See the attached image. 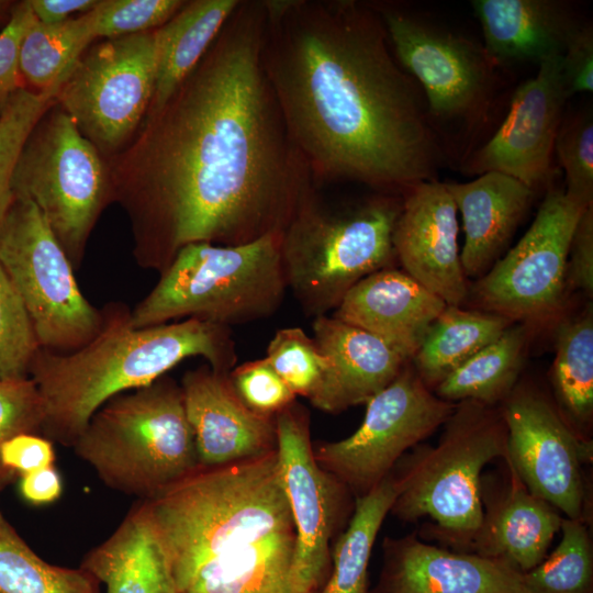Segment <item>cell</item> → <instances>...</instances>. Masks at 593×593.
<instances>
[{"label": "cell", "mask_w": 593, "mask_h": 593, "mask_svg": "<svg viewBox=\"0 0 593 593\" xmlns=\"http://www.w3.org/2000/svg\"><path fill=\"white\" fill-rule=\"evenodd\" d=\"M72 448L105 485L139 500L201 467L180 384L167 376L104 403Z\"/></svg>", "instance_id": "cell-5"}, {"label": "cell", "mask_w": 593, "mask_h": 593, "mask_svg": "<svg viewBox=\"0 0 593 593\" xmlns=\"http://www.w3.org/2000/svg\"><path fill=\"white\" fill-rule=\"evenodd\" d=\"M186 3L181 0H99L91 11L96 38H118L154 31Z\"/></svg>", "instance_id": "cell-39"}, {"label": "cell", "mask_w": 593, "mask_h": 593, "mask_svg": "<svg viewBox=\"0 0 593 593\" xmlns=\"http://www.w3.org/2000/svg\"><path fill=\"white\" fill-rule=\"evenodd\" d=\"M156 30L87 49L56 94L57 104L100 154L122 152L147 115L157 71Z\"/></svg>", "instance_id": "cell-11"}, {"label": "cell", "mask_w": 593, "mask_h": 593, "mask_svg": "<svg viewBox=\"0 0 593 593\" xmlns=\"http://www.w3.org/2000/svg\"><path fill=\"white\" fill-rule=\"evenodd\" d=\"M264 0L239 1L194 69L108 167L144 266L191 243L283 232L314 192L261 63Z\"/></svg>", "instance_id": "cell-1"}, {"label": "cell", "mask_w": 593, "mask_h": 593, "mask_svg": "<svg viewBox=\"0 0 593 593\" xmlns=\"http://www.w3.org/2000/svg\"><path fill=\"white\" fill-rule=\"evenodd\" d=\"M0 266L27 310L41 348L69 353L96 336L102 311L85 298L65 250L25 198L14 195L0 230Z\"/></svg>", "instance_id": "cell-10"}, {"label": "cell", "mask_w": 593, "mask_h": 593, "mask_svg": "<svg viewBox=\"0 0 593 593\" xmlns=\"http://www.w3.org/2000/svg\"><path fill=\"white\" fill-rule=\"evenodd\" d=\"M484 52L493 65L562 55L575 30L561 3L548 0H474Z\"/></svg>", "instance_id": "cell-25"}, {"label": "cell", "mask_w": 593, "mask_h": 593, "mask_svg": "<svg viewBox=\"0 0 593 593\" xmlns=\"http://www.w3.org/2000/svg\"><path fill=\"white\" fill-rule=\"evenodd\" d=\"M43 423V401L32 379L0 380V447L15 435L42 433ZM7 482L0 467V488Z\"/></svg>", "instance_id": "cell-41"}, {"label": "cell", "mask_w": 593, "mask_h": 593, "mask_svg": "<svg viewBox=\"0 0 593 593\" xmlns=\"http://www.w3.org/2000/svg\"><path fill=\"white\" fill-rule=\"evenodd\" d=\"M230 331L199 318L137 328L125 305L107 304L91 340L69 353L40 348L31 363L29 377L44 406L43 436L72 447L104 403L153 383L187 358L202 357L213 370L230 372L236 363Z\"/></svg>", "instance_id": "cell-4"}, {"label": "cell", "mask_w": 593, "mask_h": 593, "mask_svg": "<svg viewBox=\"0 0 593 593\" xmlns=\"http://www.w3.org/2000/svg\"><path fill=\"white\" fill-rule=\"evenodd\" d=\"M395 258L404 271L448 305L469 295L458 248L457 208L445 182L410 188L393 231Z\"/></svg>", "instance_id": "cell-18"}, {"label": "cell", "mask_w": 593, "mask_h": 593, "mask_svg": "<svg viewBox=\"0 0 593 593\" xmlns=\"http://www.w3.org/2000/svg\"><path fill=\"white\" fill-rule=\"evenodd\" d=\"M398 495L393 473L355 500L354 513L332 550L328 579L315 593H370L368 567L383 521Z\"/></svg>", "instance_id": "cell-31"}, {"label": "cell", "mask_w": 593, "mask_h": 593, "mask_svg": "<svg viewBox=\"0 0 593 593\" xmlns=\"http://www.w3.org/2000/svg\"><path fill=\"white\" fill-rule=\"evenodd\" d=\"M567 288L593 294V205L586 208L574 227L569 246Z\"/></svg>", "instance_id": "cell-45"}, {"label": "cell", "mask_w": 593, "mask_h": 593, "mask_svg": "<svg viewBox=\"0 0 593 593\" xmlns=\"http://www.w3.org/2000/svg\"><path fill=\"white\" fill-rule=\"evenodd\" d=\"M446 303L404 270H378L356 283L333 317L361 328L411 360Z\"/></svg>", "instance_id": "cell-21"}, {"label": "cell", "mask_w": 593, "mask_h": 593, "mask_svg": "<svg viewBox=\"0 0 593 593\" xmlns=\"http://www.w3.org/2000/svg\"><path fill=\"white\" fill-rule=\"evenodd\" d=\"M277 454L296 530L293 581L298 593H315L332 570L331 539L347 489L314 458L307 412L295 402L276 415Z\"/></svg>", "instance_id": "cell-15"}, {"label": "cell", "mask_w": 593, "mask_h": 593, "mask_svg": "<svg viewBox=\"0 0 593 593\" xmlns=\"http://www.w3.org/2000/svg\"><path fill=\"white\" fill-rule=\"evenodd\" d=\"M507 468L511 484L484 511L467 552L504 562L525 573L547 556L562 517L549 503L534 495L508 465Z\"/></svg>", "instance_id": "cell-24"}, {"label": "cell", "mask_w": 593, "mask_h": 593, "mask_svg": "<svg viewBox=\"0 0 593 593\" xmlns=\"http://www.w3.org/2000/svg\"><path fill=\"white\" fill-rule=\"evenodd\" d=\"M585 209L550 189L521 240L473 284L479 306L532 327L552 316L563 302L569 246Z\"/></svg>", "instance_id": "cell-13"}, {"label": "cell", "mask_w": 593, "mask_h": 593, "mask_svg": "<svg viewBox=\"0 0 593 593\" xmlns=\"http://www.w3.org/2000/svg\"><path fill=\"white\" fill-rule=\"evenodd\" d=\"M400 66L423 88L428 115L467 118L483 108L493 64L474 43L389 4H373Z\"/></svg>", "instance_id": "cell-16"}, {"label": "cell", "mask_w": 593, "mask_h": 593, "mask_svg": "<svg viewBox=\"0 0 593 593\" xmlns=\"http://www.w3.org/2000/svg\"><path fill=\"white\" fill-rule=\"evenodd\" d=\"M553 150L566 172L564 195L582 208L593 205V121L589 112L561 123Z\"/></svg>", "instance_id": "cell-38"}, {"label": "cell", "mask_w": 593, "mask_h": 593, "mask_svg": "<svg viewBox=\"0 0 593 593\" xmlns=\"http://www.w3.org/2000/svg\"><path fill=\"white\" fill-rule=\"evenodd\" d=\"M240 400L254 412L276 416L295 402V395L266 358L247 361L228 372Z\"/></svg>", "instance_id": "cell-40"}, {"label": "cell", "mask_w": 593, "mask_h": 593, "mask_svg": "<svg viewBox=\"0 0 593 593\" xmlns=\"http://www.w3.org/2000/svg\"><path fill=\"white\" fill-rule=\"evenodd\" d=\"M54 461L53 441L40 434H19L0 447V467L9 481L15 475L54 466Z\"/></svg>", "instance_id": "cell-43"}, {"label": "cell", "mask_w": 593, "mask_h": 593, "mask_svg": "<svg viewBox=\"0 0 593 593\" xmlns=\"http://www.w3.org/2000/svg\"><path fill=\"white\" fill-rule=\"evenodd\" d=\"M40 348L27 310L0 266V380L27 378Z\"/></svg>", "instance_id": "cell-37"}, {"label": "cell", "mask_w": 593, "mask_h": 593, "mask_svg": "<svg viewBox=\"0 0 593 593\" xmlns=\"http://www.w3.org/2000/svg\"><path fill=\"white\" fill-rule=\"evenodd\" d=\"M533 327L511 324L494 342L482 348L445 378L433 392L441 400H465L495 406L518 384Z\"/></svg>", "instance_id": "cell-29"}, {"label": "cell", "mask_w": 593, "mask_h": 593, "mask_svg": "<svg viewBox=\"0 0 593 593\" xmlns=\"http://www.w3.org/2000/svg\"><path fill=\"white\" fill-rule=\"evenodd\" d=\"M91 11L59 24H45L34 16L21 41L19 67L35 91L61 86L96 40Z\"/></svg>", "instance_id": "cell-32"}, {"label": "cell", "mask_w": 593, "mask_h": 593, "mask_svg": "<svg viewBox=\"0 0 593 593\" xmlns=\"http://www.w3.org/2000/svg\"><path fill=\"white\" fill-rule=\"evenodd\" d=\"M201 467H219L277 449L276 416L250 410L228 372L209 365L187 371L180 383Z\"/></svg>", "instance_id": "cell-19"}, {"label": "cell", "mask_w": 593, "mask_h": 593, "mask_svg": "<svg viewBox=\"0 0 593 593\" xmlns=\"http://www.w3.org/2000/svg\"><path fill=\"white\" fill-rule=\"evenodd\" d=\"M12 189L14 195L34 203L78 269L112 191L101 154L57 102L25 141Z\"/></svg>", "instance_id": "cell-9"}, {"label": "cell", "mask_w": 593, "mask_h": 593, "mask_svg": "<svg viewBox=\"0 0 593 593\" xmlns=\"http://www.w3.org/2000/svg\"><path fill=\"white\" fill-rule=\"evenodd\" d=\"M382 547L370 593H522V573L494 559L438 548L413 534L388 537Z\"/></svg>", "instance_id": "cell-20"}, {"label": "cell", "mask_w": 593, "mask_h": 593, "mask_svg": "<svg viewBox=\"0 0 593 593\" xmlns=\"http://www.w3.org/2000/svg\"><path fill=\"white\" fill-rule=\"evenodd\" d=\"M366 404L363 421L356 432L314 448L317 463L356 497L390 475L406 450L445 424L457 403L439 399L409 361Z\"/></svg>", "instance_id": "cell-12"}, {"label": "cell", "mask_w": 593, "mask_h": 593, "mask_svg": "<svg viewBox=\"0 0 593 593\" xmlns=\"http://www.w3.org/2000/svg\"><path fill=\"white\" fill-rule=\"evenodd\" d=\"M435 446L417 448L399 474L390 513L402 521L432 517L448 538L467 547L483 519L481 473L506 456V426L500 409L458 402Z\"/></svg>", "instance_id": "cell-8"}, {"label": "cell", "mask_w": 593, "mask_h": 593, "mask_svg": "<svg viewBox=\"0 0 593 593\" xmlns=\"http://www.w3.org/2000/svg\"><path fill=\"white\" fill-rule=\"evenodd\" d=\"M561 57L539 63L537 75L515 91L495 134L466 163L465 172H502L535 191L550 175L555 142L569 99Z\"/></svg>", "instance_id": "cell-17"}, {"label": "cell", "mask_w": 593, "mask_h": 593, "mask_svg": "<svg viewBox=\"0 0 593 593\" xmlns=\"http://www.w3.org/2000/svg\"><path fill=\"white\" fill-rule=\"evenodd\" d=\"M79 567L103 583L107 593H175L144 500L131 507L105 540L85 555Z\"/></svg>", "instance_id": "cell-26"}, {"label": "cell", "mask_w": 593, "mask_h": 593, "mask_svg": "<svg viewBox=\"0 0 593 593\" xmlns=\"http://www.w3.org/2000/svg\"><path fill=\"white\" fill-rule=\"evenodd\" d=\"M501 404L504 461L534 495L567 518L583 519L582 466L592 459V439L579 436L536 387L517 384Z\"/></svg>", "instance_id": "cell-14"}, {"label": "cell", "mask_w": 593, "mask_h": 593, "mask_svg": "<svg viewBox=\"0 0 593 593\" xmlns=\"http://www.w3.org/2000/svg\"><path fill=\"white\" fill-rule=\"evenodd\" d=\"M265 358L295 396L307 400L320 389L329 368L328 358L300 327L278 329Z\"/></svg>", "instance_id": "cell-36"}, {"label": "cell", "mask_w": 593, "mask_h": 593, "mask_svg": "<svg viewBox=\"0 0 593 593\" xmlns=\"http://www.w3.org/2000/svg\"><path fill=\"white\" fill-rule=\"evenodd\" d=\"M513 323L495 313L447 304L429 326L410 362L433 391Z\"/></svg>", "instance_id": "cell-28"}, {"label": "cell", "mask_w": 593, "mask_h": 593, "mask_svg": "<svg viewBox=\"0 0 593 593\" xmlns=\"http://www.w3.org/2000/svg\"><path fill=\"white\" fill-rule=\"evenodd\" d=\"M60 86L46 91L19 89L0 113V230L14 200L13 171L25 141L56 104Z\"/></svg>", "instance_id": "cell-35"}, {"label": "cell", "mask_w": 593, "mask_h": 593, "mask_svg": "<svg viewBox=\"0 0 593 593\" xmlns=\"http://www.w3.org/2000/svg\"><path fill=\"white\" fill-rule=\"evenodd\" d=\"M261 63L313 179L404 194L435 180L439 149L415 80L373 4L264 0Z\"/></svg>", "instance_id": "cell-2"}, {"label": "cell", "mask_w": 593, "mask_h": 593, "mask_svg": "<svg viewBox=\"0 0 593 593\" xmlns=\"http://www.w3.org/2000/svg\"><path fill=\"white\" fill-rule=\"evenodd\" d=\"M402 200L383 193L342 210L323 206L314 192L281 235L287 286L307 315H326L369 275L396 259L393 231Z\"/></svg>", "instance_id": "cell-7"}, {"label": "cell", "mask_w": 593, "mask_h": 593, "mask_svg": "<svg viewBox=\"0 0 593 593\" xmlns=\"http://www.w3.org/2000/svg\"><path fill=\"white\" fill-rule=\"evenodd\" d=\"M445 186L462 219L463 273L466 277L485 273L514 234L535 191L496 171L482 174L469 182H445Z\"/></svg>", "instance_id": "cell-23"}, {"label": "cell", "mask_w": 593, "mask_h": 593, "mask_svg": "<svg viewBox=\"0 0 593 593\" xmlns=\"http://www.w3.org/2000/svg\"><path fill=\"white\" fill-rule=\"evenodd\" d=\"M0 593H101L88 571L51 564L19 536L0 511Z\"/></svg>", "instance_id": "cell-33"}, {"label": "cell", "mask_w": 593, "mask_h": 593, "mask_svg": "<svg viewBox=\"0 0 593 593\" xmlns=\"http://www.w3.org/2000/svg\"><path fill=\"white\" fill-rule=\"evenodd\" d=\"M33 19L29 0L19 2L13 5L0 32V113L11 97L22 88L19 52L22 37Z\"/></svg>", "instance_id": "cell-42"}, {"label": "cell", "mask_w": 593, "mask_h": 593, "mask_svg": "<svg viewBox=\"0 0 593 593\" xmlns=\"http://www.w3.org/2000/svg\"><path fill=\"white\" fill-rule=\"evenodd\" d=\"M281 235L269 233L236 246L205 242L183 246L131 311L132 325L199 318L230 327L272 315L288 287Z\"/></svg>", "instance_id": "cell-6"}, {"label": "cell", "mask_w": 593, "mask_h": 593, "mask_svg": "<svg viewBox=\"0 0 593 593\" xmlns=\"http://www.w3.org/2000/svg\"><path fill=\"white\" fill-rule=\"evenodd\" d=\"M19 491L32 505H46L59 499L63 482L59 472L49 466L20 477Z\"/></svg>", "instance_id": "cell-46"}, {"label": "cell", "mask_w": 593, "mask_h": 593, "mask_svg": "<svg viewBox=\"0 0 593 593\" xmlns=\"http://www.w3.org/2000/svg\"><path fill=\"white\" fill-rule=\"evenodd\" d=\"M555 404L582 438L589 437L593 418V309L562 321L556 332L551 369Z\"/></svg>", "instance_id": "cell-30"}, {"label": "cell", "mask_w": 593, "mask_h": 593, "mask_svg": "<svg viewBox=\"0 0 593 593\" xmlns=\"http://www.w3.org/2000/svg\"><path fill=\"white\" fill-rule=\"evenodd\" d=\"M144 501L175 593H298L296 530L277 449L200 467Z\"/></svg>", "instance_id": "cell-3"}, {"label": "cell", "mask_w": 593, "mask_h": 593, "mask_svg": "<svg viewBox=\"0 0 593 593\" xmlns=\"http://www.w3.org/2000/svg\"><path fill=\"white\" fill-rule=\"evenodd\" d=\"M9 8H10V2L0 1V19L4 15V13L8 12Z\"/></svg>", "instance_id": "cell-48"}, {"label": "cell", "mask_w": 593, "mask_h": 593, "mask_svg": "<svg viewBox=\"0 0 593 593\" xmlns=\"http://www.w3.org/2000/svg\"><path fill=\"white\" fill-rule=\"evenodd\" d=\"M239 0H194L157 34V71L147 114L156 112L194 69L235 11Z\"/></svg>", "instance_id": "cell-27"}, {"label": "cell", "mask_w": 593, "mask_h": 593, "mask_svg": "<svg viewBox=\"0 0 593 593\" xmlns=\"http://www.w3.org/2000/svg\"><path fill=\"white\" fill-rule=\"evenodd\" d=\"M561 72L568 98L593 91V32L575 27L561 57Z\"/></svg>", "instance_id": "cell-44"}, {"label": "cell", "mask_w": 593, "mask_h": 593, "mask_svg": "<svg viewBox=\"0 0 593 593\" xmlns=\"http://www.w3.org/2000/svg\"><path fill=\"white\" fill-rule=\"evenodd\" d=\"M35 19L45 24H59L74 14L93 10L99 0H29Z\"/></svg>", "instance_id": "cell-47"}, {"label": "cell", "mask_w": 593, "mask_h": 593, "mask_svg": "<svg viewBox=\"0 0 593 593\" xmlns=\"http://www.w3.org/2000/svg\"><path fill=\"white\" fill-rule=\"evenodd\" d=\"M316 345L328 358V372L309 400L327 413L366 404L410 361L377 336L333 316L314 317Z\"/></svg>", "instance_id": "cell-22"}, {"label": "cell", "mask_w": 593, "mask_h": 593, "mask_svg": "<svg viewBox=\"0 0 593 593\" xmlns=\"http://www.w3.org/2000/svg\"><path fill=\"white\" fill-rule=\"evenodd\" d=\"M555 550L522 573V593H593V549L583 519L562 517Z\"/></svg>", "instance_id": "cell-34"}]
</instances>
